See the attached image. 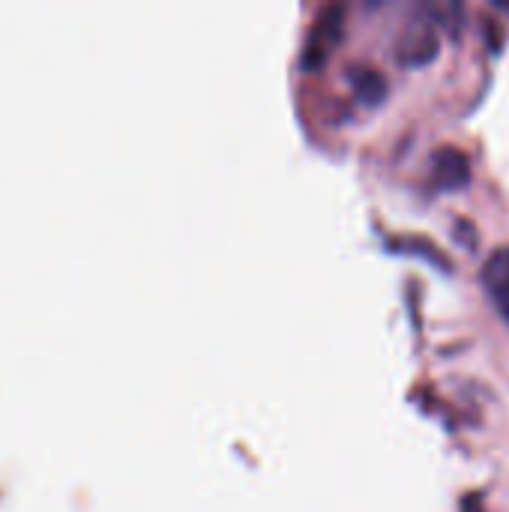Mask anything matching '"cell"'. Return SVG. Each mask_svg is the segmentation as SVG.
<instances>
[{
  "label": "cell",
  "instance_id": "6da1fadb",
  "mask_svg": "<svg viewBox=\"0 0 509 512\" xmlns=\"http://www.w3.org/2000/svg\"><path fill=\"white\" fill-rule=\"evenodd\" d=\"M438 45H441V36H438V18H435V9L426 6V9H417L399 39H396V54L405 60V63H426L438 54Z\"/></svg>",
  "mask_w": 509,
  "mask_h": 512
},
{
  "label": "cell",
  "instance_id": "7a4b0ae2",
  "mask_svg": "<svg viewBox=\"0 0 509 512\" xmlns=\"http://www.w3.org/2000/svg\"><path fill=\"white\" fill-rule=\"evenodd\" d=\"M483 285L492 297V303L498 306V312L509 321V243L498 246L486 264H483Z\"/></svg>",
  "mask_w": 509,
  "mask_h": 512
},
{
  "label": "cell",
  "instance_id": "3957f363",
  "mask_svg": "<svg viewBox=\"0 0 509 512\" xmlns=\"http://www.w3.org/2000/svg\"><path fill=\"white\" fill-rule=\"evenodd\" d=\"M432 174L441 186L453 189V186H465L471 180V162L465 156V150L453 147V144H444L435 150L432 156Z\"/></svg>",
  "mask_w": 509,
  "mask_h": 512
},
{
  "label": "cell",
  "instance_id": "277c9868",
  "mask_svg": "<svg viewBox=\"0 0 509 512\" xmlns=\"http://www.w3.org/2000/svg\"><path fill=\"white\" fill-rule=\"evenodd\" d=\"M342 21H345V6H342V3H327V6H321L318 21H315V27H312V36H309V42H306L309 60H312V57L318 60V57L327 51V45L342 33Z\"/></svg>",
  "mask_w": 509,
  "mask_h": 512
},
{
  "label": "cell",
  "instance_id": "5b68a950",
  "mask_svg": "<svg viewBox=\"0 0 509 512\" xmlns=\"http://www.w3.org/2000/svg\"><path fill=\"white\" fill-rule=\"evenodd\" d=\"M351 75H354V84H357V90H360L366 99H378V96H384V90H387V81H384V75H381L378 69H372V66H357Z\"/></svg>",
  "mask_w": 509,
  "mask_h": 512
}]
</instances>
